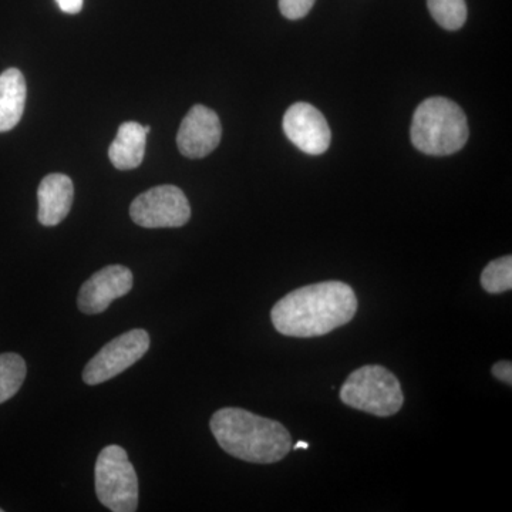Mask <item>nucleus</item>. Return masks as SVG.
Returning a JSON list of instances; mask_svg holds the SVG:
<instances>
[{
  "label": "nucleus",
  "mask_w": 512,
  "mask_h": 512,
  "mask_svg": "<svg viewBox=\"0 0 512 512\" xmlns=\"http://www.w3.org/2000/svg\"><path fill=\"white\" fill-rule=\"evenodd\" d=\"M210 426L222 450L247 463H278L291 451L292 437L285 426L239 407L218 410Z\"/></svg>",
  "instance_id": "2"
},
{
  "label": "nucleus",
  "mask_w": 512,
  "mask_h": 512,
  "mask_svg": "<svg viewBox=\"0 0 512 512\" xmlns=\"http://www.w3.org/2000/svg\"><path fill=\"white\" fill-rule=\"evenodd\" d=\"M316 0H279V10L286 19L298 20L305 18Z\"/></svg>",
  "instance_id": "17"
},
{
  "label": "nucleus",
  "mask_w": 512,
  "mask_h": 512,
  "mask_svg": "<svg viewBox=\"0 0 512 512\" xmlns=\"http://www.w3.org/2000/svg\"><path fill=\"white\" fill-rule=\"evenodd\" d=\"M282 127L286 137L303 153L320 156L330 147L332 133L328 121L312 104H292L286 110Z\"/></svg>",
  "instance_id": "8"
},
{
  "label": "nucleus",
  "mask_w": 512,
  "mask_h": 512,
  "mask_svg": "<svg viewBox=\"0 0 512 512\" xmlns=\"http://www.w3.org/2000/svg\"><path fill=\"white\" fill-rule=\"evenodd\" d=\"M340 400L360 412L390 417L402 409L404 393L399 379L390 370L369 365L350 373L340 389Z\"/></svg>",
  "instance_id": "4"
},
{
  "label": "nucleus",
  "mask_w": 512,
  "mask_h": 512,
  "mask_svg": "<svg viewBox=\"0 0 512 512\" xmlns=\"http://www.w3.org/2000/svg\"><path fill=\"white\" fill-rule=\"evenodd\" d=\"M481 286L488 293H504L512 289V258L510 255L495 259L485 266Z\"/></svg>",
  "instance_id": "16"
},
{
  "label": "nucleus",
  "mask_w": 512,
  "mask_h": 512,
  "mask_svg": "<svg viewBox=\"0 0 512 512\" xmlns=\"http://www.w3.org/2000/svg\"><path fill=\"white\" fill-rule=\"evenodd\" d=\"M96 494L113 512H134L138 507V478L126 450L107 446L96 463Z\"/></svg>",
  "instance_id": "5"
},
{
  "label": "nucleus",
  "mask_w": 512,
  "mask_h": 512,
  "mask_svg": "<svg viewBox=\"0 0 512 512\" xmlns=\"http://www.w3.org/2000/svg\"><path fill=\"white\" fill-rule=\"evenodd\" d=\"M357 312L356 293L345 282H319L295 289L275 303V329L291 338H318L348 325Z\"/></svg>",
  "instance_id": "1"
},
{
  "label": "nucleus",
  "mask_w": 512,
  "mask_h": 512,
  "mask_svg": "<svg viewBox=\"0 0 512 512\" xmlns=\"http://www.w3.org/2000/svg\"><path fill=\"white\" fill-rule=\"evenodd\" d=\"M222 126L214 110L197 104L188 111L177 134V146L183 156L204 158L220 146Z\"/></svg>",
  "instance_id": "10"
},
{
  "label": "nucleus",
  "mask_w": 512,
  "mask_h": 512,
  "mask_svg": "<svg viewBox=\"0 0 512 512\" xmlns=\"http://www.w3.org/2000/svg\"><path fill=\"white\" fill-rule=\"evenodd\" d=\"M73 181L64 174H49L37 190V218L45 227H56L69 215L73 205Z\"/></svg>",
  "instance_id": "11"
},
{
  "label": "nucleus",
  "mask_w": 512,
  "mask_h": 512,
  "mask_svg": "<svg viewBox=\"0 0 512 512\" xmlns=\"http://www.w3.org/2000/svg\"><path fill=\"white\" fill-rule=\"evenodd\" d=\"M133 289V274L123 265H110L100 269L80 288L77 305L86 315L103 313L116 299L123 298Z\"/></svg>",
  "instance_id": "9"
},
{
  "label": "nucleus",
  "mask_w": 512,
  "mask_h": 512,
  "mask_svg": "<svg viewBox=\"0 0 512 512\" xmlns=\"http://www.w3.org/2000/svg\"><path fill=\"white\" fill-rule=\"evenodd\" d=\"M147 133L136 121L121 124L109 148V158L117 170L127 171L140 167L146 154Z\"/></svg>",
  "instance_id": "12"
},
{
  "label": "nucleus",
  "mask_w": 512,
  "mask_h": 512,
  "mask_svg": "<svg viewBox=\"0 0 512 512\" xmlns=\"http://www.w3.org/2000/svg\"><path fill=\"white\" fill-rule=\"evenodd\" d=\"M0 512H3L2 508H0Z\"/></svg>",
  "instance_id": "21"
},
{
  "label": "nucleus",
  "mask_w": 512,
  "mask_h": 512,
  "mask_svg": "<svg viewBox=\"0 0 512 512\" xmlns=\"http://www.w3.org/2000/svg\"><path fill=\"white\" fill-rule=\"evenodd\" d=\"M26 362L18 353L0 355V404L19 392L26 379Z\"/></svg>",
  "instance_id": "14"
},
{
  "label": "nucleus",
  "mask_w": 512,
  "mask_h": 512,
  "mask_svg": "<svg viewBox=\"0 0 512 512\" xmlns=\"http://www.w3.org/2000/svg\"><path fill=\"white\" fill-rule=\"evenodd\" d=\"M494 377H497L501 382L507 383L508 386L512 384V363L510 360H501L495 363L493 370H491Z\"/></svg>",
  "instance_id": "18"
},
{
  "label": "nucleus",
  "mask_w": 512,
  "mask_h": 512,
  "mask_svg": "<svg viewBox=\"0 0 512 512\" xmlns=\"http://www.w3.org/2000/svg\"><path fill=\"white\" fill-rule=\"evenodd\" d=\"M28 87L19 69L5 70L0 74V133L18 126L25 111Z\"/></svg>",
  "instance_id": "13"
},
{
  "label": "nucleus",
  "mask_w": 512,
  "mask_h": 512,
  "mask_svg": "<svg viewBox=\"0 0 512 512\" xmlns=\"http://www.w3.org/2000/svg\"><path fill=\"white\" fill-rule=\"evenodd\" d=\"M413 146L427 156H450L466 146L470 130L466 114L446 97H430L414 111Z\"/></svg>",
  "instance_id": "3"
},
{
  "label": "nucleus",
  "mask_w": 512,
  "mask_h": 512,
  "mask_svg": "<svg viewBox=\"0 0 512 512\" xmlns=\"http://www.w3.org/2000/svg\"><path fill=\"white\" fill-rule=\"evenodd\" d=\"M130 217L143 228H180L190 221V202L175 185H158L131 202Z\"/></svg>",
  "instance_id": "6"
},
{
  "label": "nucleus",
  "mask_w": 512,
  "mask_h": 512,
  "mask_svg": "<svg viewBox=\"0 0 512 512\" xmlns=\"http://www.w3.org/2000/svg\"><path fill=\"white\" fill-rule=\"evenodd\" d=\"M433 19L446 30L463 28L467 20L466 0H427Z\"/></svg>",
  "instance_id": "15"
},
{
  "label": "nucleus",
  "mask_w": 512,
  "mask_h": 512,
  "mask_svg": "<svg viewBox=\"0 0 512 512\" xmlns=\"http://www.w3.org/2000/svg\"><path fill=\"white\" fill-rule=\"evenodd\" d=\"M150 349V335L144 329H133L111 340L100 349L83 370L84 383L90 386L109 382L137 363Z\"/></svg>",
  "instance_id": "7"
},
{
  "label": "nucleus",
  "mask_w": 512,
  "mask_h": 512,
  "mask_svg": "<svg viewBox=\"0 0 512 512\" xmlns=\"http://www.w3.org/2000/svg\"><path fill=\"white\" fill-rule=\"evenodd\" d=\"M301 448H309V444L306 443V441H299V443H296V446L293 447V450H301Z\"/></svg>",
  "instance_id": "20"
},
{
  "label": "nucleus",
  "mask_w": 512,
  "mask_h": 512,
  "mask_svg": "<svg viewBox=\"0 0 512 512\" xmlns=\"http://www.w3.org/2000/svg\"><path fill=\"white\" fill-rule=\"evenodd\" d=\"M62 12L67 15H76L83 9V0H56Z\"/></svg>",
  "instance_id": "19"
}]
</instances>
